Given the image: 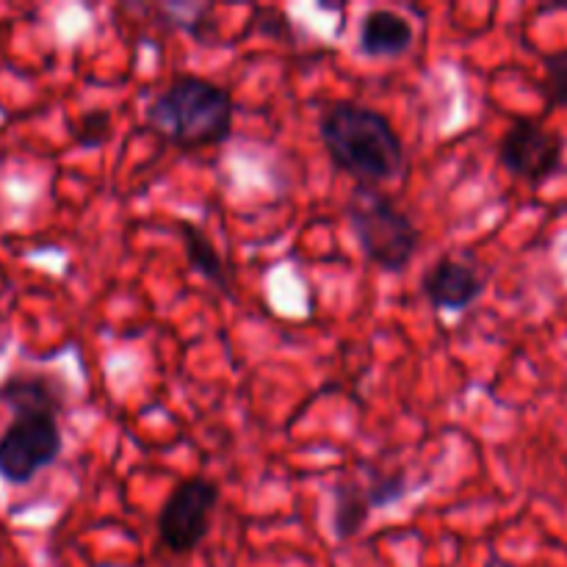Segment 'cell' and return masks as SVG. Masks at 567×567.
<instances>
[{
	"label": "cell",
	"instance_id": "7c38bea8",
	"mask_svg": "<svg viewBox=\"0 0 567 567\" xmlns=\"http://www.w3.org/2000/svg\"><path fill=\"white\" fill-rule=\"evenodd\" d=\"M369 491V502L374 509H385L393 507V504L402 502L408 496L410 485L404 471H391V474H380V471H371V480L365 485Z\"/></svg>",
	"mask_w": 567,
	"mask_h": 567
},
{
	"label": "cell",
	"instance_id": "277c9868",
	"mask_svg": "<svg viewBox=\"0 0 567 567\" xmlns=\"http://www.w3.org/2000/svg\"><path fill=\"white\" fill-rule=\"evenodd\" d=\"M64 449L59 415H14L0 432V480L9 485H28L37 474L55 463Z\"/></svg>",
	"mask_w": 567,
	"mask_h": 567
},
{
	"label": "cell",
	"instance_id": "6da1fadb",
	"mask_svg": "<svg viewBox=\"0 0 567 567\" xmlns=\"http://www.w3.org/2000/svg\"><path fill=\"white\" fill-rule=\"evenodd\" d=\"M319 138L336 169L358 186H380L404 172V142L385 114L352 100H332L319 116Z\"/></svg>",
	"mask_w": 567,
	"mask_h": 567
},
{
	"label": "cell",
	"instance_id": "9c48e42d",
	"mask_svg": "<svg viewBox=\"0 0 567 567\" xmlns=\"http://www.w3.org/2000/svg\"><path fill=\"white\" fill-rule=\"evenodd\" d=\"M0 404L14 415H59L64 410V385L50 374H9L0 382Z\"/></svg>",
	"mask_w": 567,
	"mask_h": 567
},
{
	"label": "cell",
	"instance_id": "3957f363",
	"mask_svg": "<svg viewBox=\"0 0 567 567\" xmlns=\"http://www.w3.org/2000/svg\"><path fill=\"white\" fill-rule=\"evenodd\" d=\"M343 210L371 266L396 275L413 264L421 233L385 192L374 186H354Z\"/></svg>",
	"mask_w": 567,
	"mask_h": 567
},
{
	"label": "cell",
	"instance_id": "30bf717a",
	"mask_svg": "<svg viewBox=\"0 0 567 567\" xmlns=\"http://www.w3.org/2000/svg\"><path fill=\"white\" fill-rule=\"evenodd\" d=\"M175 230L177 236H181L183 249H186L188 266H192L208 286H214L216 291L225 293V297H233V275L230 269H227L221 252L214 247V241H210L208 233L186 219H177Z\"/></svg>",
	"mask_w": 567,
	"mask_h": 567
},
{
	"label": "cell",
	"instance_id": "5bb4252c",
	"mask_svg": "<svg viewBox=\"0 0 567 567\" xmlns=\"http://www.w3.org/2000/svg\"><path fill=\"white\" fill-rule=\"evenodd\" d=\"M111 136V116L109 111H86L81 120L72 125V138H75L78 147L97 150L109 142Z\"/></svg>",
	"mask_w": 567,
	"mask_h": 567
},
{
	"label": "cell",
	"instance_id": "8992f818",
	"mask_svg": "<svg viewBox=\"0 0 567 567\" xmlns=\"http://www.w3.org/2000/svg\"><path fill=\"white\" fill-rule=\"evenodd\" d=\"M565 138L537 120H515L498 142V164L529 186H543L563 169Z\"/></svg>",
	"mask_w": 567,
	"mask_h": 567
},
{
	"label": "cell",
	"instance_id": "7a4b0ae2",
	"mask_svg": "<svg viewBox=\"0 0 567 567\" xmlns=\"http://www.w3.org/2000/svg\"><path fill=\"white\" fill-rule=\"evenodd\" d=\"M236 103L219 83L199 75H175L147 109V127L177 150H203L227 142Z\"/></svg>",
	"mask_w": 567,
	"mask_h": 567
},
{
	"label": "cell",
	"instance_id": "ba28073f",
	"mask_svg": "<svg viewBox=\"0 0 567 567\" xmlns=\"http://www.w3.org/2000/svg\"><path fill=\"white\" fill-rule=\"evenodd\" d=\"M415 42V28L393 9H371L360 20L358 48L365 59H396Z\"/></svg>",
	"mask_w": 567,
	"mask_h": 567
},
{
	"label": "cell",
	"instance_id": "8fae6325",
	"mask_svg": "<svg viewBox=\"0 0 567 567\" xmlns=\"http://www.w3.org/2000/svg\"><path fill=\"white\" fill-rule=\"evenodd\" d=\"M371 509L374 507H371L365 485H360L354 476L341 480L332 487V535L341 543L358 537L360 529L365 526V520H369Z\"/></svg>",
	"mask_w": 567,
	"mask_h": 567
},
{
	"label": "cell",
	"instance_id": "5b68a950",
	"mask_svg": "<svg viewBox=\"0 0 567 567\" xmlns=\"http://www.w3.org/2000/svg\"><path fill=\"white\" fill-rule=\"evenodd\" d=\"M221 493L214 480L192 476L183 480L158 513V540L172 554H192L210 532Z\"/></svg>",
	"mask_w": 567,
	"mask_h": 567
},
{
	"label": "cell",
	"instance_id": "9a60e30c",
	"mask_svg": "<svg viewBox=\"0 0 567 567\" xmlns=\"http://www.w3.org/2000/svg\"><path fill=\"white\" fill-rule=\"evenodd\" d=\"M485 567H515V565L504 563V559H502V557H491V563H487Z\"/></svg>",
	"mask_w": 567,
	"mask_h": 567
},
{
	"label": "cell",
	"instance_id": "4fadbf2b",
	"mask_svg": "<svg viewBox=\"0 0 567 567\" xmlns=\"http://www.w3.org/2000/svg\"><path fill=\"white\" fill-rule=\"evenodd\" d=\"M540 92L548 109H567V50L546 59Z\"/></svg>",
	"mask_w": 567,
	"mask_h": 567
},
{
	"label": "cell",
	"instance_id": "52a82bcc",
	"mask_svg": "<svg viewBox=\"0 0 567 567\" xmlns=\"http://www.w3.org/2000/svg\"><path fill=\"white\" fill-rule=\"evenodd\" d=\"M487 291V275L463 255H443L421 277V293L435 310L463 313Z\"/></svg>",
	"mask_w": 567,
	"mask_h": 567
}]
</instances>
